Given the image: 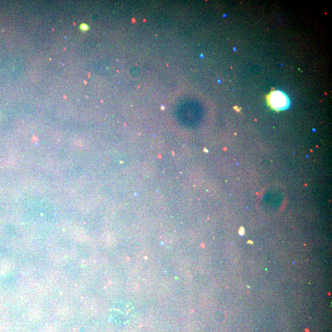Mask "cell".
<instances>
[{
  "instance_id": "cell-1",
  "label": "cell",
  "mask_w": 332,
  "mask_h": 332,
  "mask_svg": "<svg viewBox=\"0 0 332 332\" xmlns=\"http://www.w3.org/2000/svg\"><path fill=\"white\" fill-rule=\"evenodd\" d=\"M269 101L272 107L277 110H285L289 105L287 97L280 91H274L271 94Z\"/></svg>"
},
{
  "instance_id": "cell-2",
  "label": "cell",
  "mask_w": 332,
  "mask_h": 332,
  "mask_svg": "<svg viewBox=\"0 0 332 332\" xmlns=\"http://www.w3.org/2000/svg\"><path fill=\"white\" fill-rule=\"evenodd\" d=\"M239 232L240 235H241V236H243L245 233L244 228L241 227V228H240Z\"/></svg>"
},
{
  "instance_id": "cell-3",
  "label": "cell",
  "mask_w": 332,
  "mask_h": 332,
  "mask_svg": "<svg viewBox=\"0 0 332 332\" xmlns=\"http://www.w3.org/2000/svg\"><path fill=\"white\" fill-rule=\"evenodd\" d=\"M161 108H162V110H164V107H163V106H162V107H161Z\"/></svg>"
}]
</instances>
